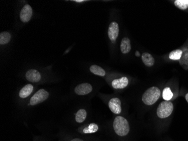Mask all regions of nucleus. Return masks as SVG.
I'll return each mask as SVG.
<instances>
[{
    "instance_id": "1a4fd4ad",
    "label": "nucleus",
    "mask_w": 188,
    "mask_h": 141,
    "mask_svg": "<svg viewBox=\"0 0 188 141\" xmlns=\"http://www.w3.org/2000/svg\"><path fill=\"white\" fill-rule=\"evenodd\" d=\"M25 77L27 80L32 82H37L40 81L41 78V76L36 69H31L28 70L26 72Z\"/></svg>"
},
{
    "instance_id": "aec40b11",
    "label": "nucleus",
    "mask_w": 188,
    "mask_h": 141,
    "mask_svg": "<svg viewBox=\"0 0 188 141\" xmlns=\"http://www.w3.org/2000/svg\"><path fill=\"white\" fill-rule=\"evenodd\" d=\"M163 98L165 101H170L173 96V93L171 92L170 87H166L163 91Z\"/></svg>"
},
{
    "instance_id": "39448f33",
    "label": "nucleus",
    "mask_w": 188,
    "mask_h": 141,
    "mask_svg": "<svg viewBox=\"0 0 188 141\" xmlns=\"http://www.w3.org/2000/svg\"><path fill=\"white\" fill-rule=\"evenodd\" d=\"M33 14V11L31 6L29 5H25L21 9L20 13V18L22 22L27 23L30 20Z\"/></svg>"
},
{
    "instance_id": "f257e3e1",
    "label": "nucleus",
    "mask_w": 188,
    "mask_h": 141,
    "mask_svg": "<svg viewBox=\"0 0 188 141\" xmlns=\"http://www.w3.org/2000/svg\"><path fill=\"white\" fill-rule=\"evenodd\" d=\"M113 128L115 133L121 137L128 135L130 132V125L128 120L122 116H117L113 122Z\"/></svg>"
},
{
    "instance_id": "9d476101",
    "label": "nucleus",
    "mask_w": 188,
    "mask_h": 141,
    "mask_svg": "<svg viewBox=\"0 0 188 141\" xmlns=\"http://www.w3.org/2000/svg\"><path fill=\"white\" fill-rule=\"evenodd\" d=\"M128 84V79L126 77L115 79L112 82L113 87L115 89H123L126 87Z\"/></svg>"
},
{
    "instance_id": "ddd939ff",
    "label": "nucleus",
    "mask_w": 188,
    "mask_h": 141,
    "mask_svg": "<svg viewBox=\"0 0 188 141\" xmlns=\"http://www.w3.org/2000/svg\"><path fill=\"white\" fill-rule=\"evenodd\" d=\"M34 90V87L32 85L29 84L26 85L24 87L20 90L19 92V96L21 98H25L29 96H30V94Z\"/></svg>"
},
{
    "instance_id": "6e6552de",
    "label": "nucleus",
    "mask_w": 188,
    "mask_h": 141,
    "mask_svg": "<svg viewBox=\"0 0 188 141\" xmlns=\"http://www.w3.org/2000/svg\"><path fill=\"white\" fill-rule=\"evenodd\" d=\"M92 87L89 83H82L76 87L74 92L79 96H85L92 92Z\"/></svg>"
},
{
    "instance_id": "9b49d317",
    "label": "nucleus",
    "mask_w": 188,
    "mask_h": 141,
    "mask_svg": "<svg viewBox=\"0 0 188 141\" xmlns=\"http://www.w3.org/2000/svg\"><path fill=\"white\" fill-rule=\"evenodd\" d=\"M120 48L123 54H128L130 51L131 49L130 40L128 37H124L122 40Z\"/></svg>"
},
{
    "instance_id": "423d86ee",
    "label": "nucleus",
    "mask_w": 188,
    "mask_h": 141,
    "mask_svg": "<svg viewBox=\"0 0 188 141\" xmlns=\"http://www.w3.org/2000/svg\"><path fill=\"white\" fill-rule=\"evenodd\" d=\"M109 109L113 113L119 115L121 114L122 111L121 102V100L118 98H113L109 101Z\"/></svg>"
},
{
    "instance_id": "f8f14e48",
    "label": "nucleus",
    "mask_w": 188,
    "mask_h": 141,
    "mask_svg": "<svg viewBox=\"0 0 188 141\" xmlns=\"http://www.w3.org/2000/svg\"><path fill=\"white\" fill-rule=\"evenodd\" d=\"M141 59L144 64L147 67H152L155 63L154 58L148 53H144L141 55Z\"/></svg>"
},
{
    "instance_id": "4be33fe9",
    "label": "nucleus",
    "mask_w": 188,
    "mask_h": 141,
    "mask_svg": "<svg viewBox=\"0 0 188 141\" xmlns=\"http://www.w3.org/2000/svg\"><path fill=\"white\" fill-rule=\"evenodd\" d=\"M71 141H84L82 140V139H79V138H74V139H73L72 140H71Z\"/></svg>"
},
{
    "instance_id": "b1692460",
    "label": "nucleus",
    "mask_w": 188,
    "mask_h": 141,
    "mask_svg": "<svg viewBox=\"0 0 188 141\" xmlns=\"http://www.w3.org/2000/svg\"><path fill=\"white\" fill-rule=\"evenodd\" d=\"M140 55V54L139 53V51H136V56H137V57H139Z\"/></svg>"
},
{
    "instance_id": "4468645a",
    "label": "nucleus",
    "mask_w": 188,
    "mask_h": 141,
    "mask_svg": "<svg viewBox=\"0 0 188 141\" xmlns=\"http://www.w3.org/2000/svg\"><path fill=\"white\" fill-rule=\"evenodd\" d=\"M90 70L94 75L100 76H104L106 74L104 69H103L100 66H99L97 65H95V64L92 65L90 67Z\"/></svg>"
},
{
    "instance_id": "f03ea898",
    "label": "nucleus",
    "mask_w": 188,
    "mask_h": 141,
    "mask_svg": "<svg viewBox=\"0 0 188 141\" xmlns=\"http://www.w3.org/2000/svg\"><path fill=\"white\" fill-rule=\"evenodd\" d=\"M161 96V90L157 87H153L146 90L142 96V101L146 105L154 104Z\"/></svg>"
},
{
    "instance_id": "5701e85b",
    "label": "nucleus",
    "mask_w": 188,
    "mask_h": 141,
    "mask_svg": "<svg viewBox=\"0 0 188 141\" xmlns=\"http://www.w3.org/2000/svg\"><path fill=\"white\" fill-rule=\"evenodd\" d=\"M74 1L76 2H84L85 1L84 0H75Z\"/></svg>"
},
{
    "instance_id": "393cba45",
    "label": "nucleus",
    "mask_w": 188,
    "mask_h": 141,
    "mask_svg": "<svg viewBox=\"0 0 188 141\" xmlns=\"http://www.w3.org/2000/svg\"><path fill=\"white\" fill-rule=\"evenodd\" d=\"M185 98H186V101L188 103V93H187L186 95L185 96Z\"/></svg>"
},
{
    "instance_id": "20e7f679",
    "label": "nucleus",
    "mask_w": 188,
    "mask_h": 141,
    "mask_svg": "<svg viewBox=\"0 0 188 141\" xmlns=\"http://www.w3.org/2000/svg\"><path fill=\"white\" fill-rule=\"evenodd\" d=\"M49 94L45 89H41L37 91L30 98V105L35 106L46 101L49 98Z\"/></svg>"
},
{
    "instance_id": "a211bd4d",
    "label": "nucleus",
    "mask_w": 188,
    "mask_h": 141,
    "mask_svg": "<svg viewBox=\"0 0 188 141\" xmlns=\"http://www.w3.org/2000/svg\"><path fill=\"white\" fill-rule=\"evenodd\" d=\"M174 4L178 9L182 10L188 8V0H176L174 2Z\"/></svg>"
},
{
    "instance_id": "f3484780",
    "label": "nucleus",
    "mask_w": 188,
    "mask_h": 141,
    "mask_svg": "<svg viewBox=\"0 0 188 141\" xmlns=\"http://www.w3.org/2000/svg\"><path fill=\"white\" fill-rule=\"evenodd\" d=\"M182 52L181 50L177 49L175 50L171 51L169 54V58L172 60H180L182 56Z\"/></svg>"
},
{
    "instance_id": "6ab92c4d",
    "label": "nucleus",
    "mask_w": 188,
    "mask_h": 141,
    "mask_svg": "<svg viewBox=\"0 0 188 141\" xmlns=\"http://www.w3.org/2000/svg\"><path fill=\"white\" fill-rule=\"evenodd\" d=\"M99 129L97 124L95 123H91L89 126L83 129L84 133H94L96 132Z\"/></svg>"
},
{
    "instance_id": "2eb2a0df",
    "label": "nucleus",
    "mask_w": 188,
    "mask_h": 141,
    "mask_svg": "<svg viewBox=\"0 0 188 141\" xmlns=\"http://www.w3.org/2000/svg\"><path fill=\"white\" fill-rule=\"evenodd\" d=\"M87 116V112L84 109H80L76 115V121L78 123H82Z\"/></svg>"
},
{
    "instance_id": "dca6fc26",
    "label": "nucleus",
    "mask_w": 188,
    "mask_h": 141,
    "mask_svg": "<svg viewBox=\"0 0 188 141\" xmlns=\"http://www.w3.org/2000/svg\"><path fill=\"white\" fill-rule=\"evenodd\" d=\"M11 40V35L7 32H3L0 33V44L5 45L10 42Z\"/></svg>"
},
{
    "instance_id": "7ed1b4c3",
    "label": "nucleus",
    "mask_w": 188,
    "mask_h": 141,
    "mask_svg": "<svg viewBox=\"0 0 188 141\" xmlns=\"http://www.w3.org/2000/svg\"><path fill=\"white\" fill-rule=\"evenodd\" d=\"M173 105L170 101L161 102L157 110V115L160 119H165L170 116L172 113Z\"/></svg>"
},
{
    "instance_id": "0eeeda50",
    "label": "nucleus",
    "mask_w": 188,
    "mask_h": 141,
    "mask_svg": "<svg viewBox=\"0 0 188 141\" xmlns=\"http://www.w3.org/2000/svg\"><path fill=\"white\" fill-rule=\"evenodd\" d=\"M108 33L109 39L110 40L113 42H115V40L118 37L119 34V24L117 22L113 21L110 24Z\"/></svg>"
},
{
    "instance_id": "412c9836",
    "label": "nucleus",
    "mask_w": 188,
    "mask_h": 141,
    "mask_svg": "<svg viewBox=\"0 0 188 141\" xmlns=\"http://www.w3.org/2000/svg\"><path fill=\"white\" fill-rule=\"evenodd\" d=\"M180 63L182 66H188V49L186 51L182 52V56L180 58Z\"/></svg>"
}]
</instances>
